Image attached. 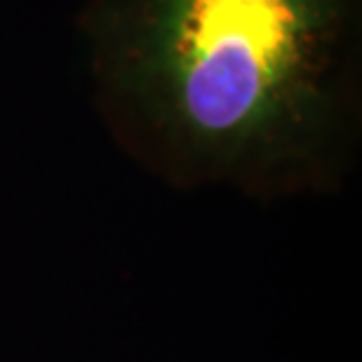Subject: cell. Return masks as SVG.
<instances>
[{
  "label": "cell",
  "instance_id": "cell-1",
  "mask_svg": "<svg viewBox=\"0 0 362 362\" xmlns=\"http://www.w3.org/2000/svg\"><path fill=\"white\" fill-rule=\"evenodd\" d=\"M358 0H90L108 113L165 175L285 193L351 120Z\"/></svg>",
  "mask_w": 362,
  "mask_h": 362
}]
</instances>
